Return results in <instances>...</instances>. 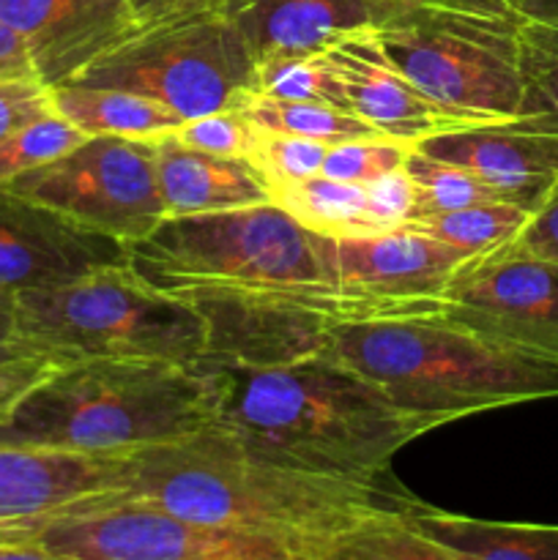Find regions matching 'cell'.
<instances>
[{
    "label": "cell",
    "mask_w": 558,
    "mask_h": 560,
    "mask_svg": "<svg viewBox=\"0 0 558 560\" xmlns=\"http://www.w3.org/2000/svg\"><path fill=\"white\" fill-rule=\"evenodd\" d=\"M55 361L36 355V359H22V361H5L0 364V416L53 366Z\"/></svg>",
    "instance_id": "cell-37"
},
{
    "label": "cell",
    "mask_w": 558,
    "mask_h": 560,
    "mask_svg": "<svg viewBox=\"0 0 558 560\" xmlns=\"http://www.w3.org/2000/svg\"><path fill=\"white\" fill-rule=\"evenodd\" d=\"M217 3H219V0H217Z\"/></svg>",
    "instance_id": "cell-43"
},
{
    "label": "cell",
    "mask_w": 558,
    "mask_h": 560,
    "mask_svg": "<svg viewBox=\"0 0 558 560\" xmlns=\"http://www.w3.org/2000/svg\"><path fill=\"white\" fill-rule=\"evenodd\" d=\"M410 151H414L410 142L394 140L388 135L334 142L323 162V175L350 180V184H367V180H375L394 170H403Z\"/></svg>",
    "instance_id": "cell-31"
},
{
    "label": "cell",
    "mask_w": 558,
    "mask_h": 560,
    "mask_svg": "<svg viewBox=\"0 0 558 560\" xmlns=\"http://www.w3.org/2000/svg\"><path fill=\"white\" fill-rule=\"evenodd\" d=\"M170 137L181 145L211 153V156L249 159L252 162L257 140H260V129L244 109L235 107L184 120L170 131Z\"/></svg>",
    "instance_id": "cell-30"
},
{
    "label": "cell",
    "mask_w": 558,
    "mask_h": 560,
    "mask_svg": "<svg viewBox=\"0 0 558 560\" xmlns=\"http://www.w3.org/2000/svg\"><path fill=\"white\" fill-rule=\"evenodd\" d=\"M274 202L288 211L301 228L326 238L383 233L370 213L364 184H350L321 173L295 184L274 186Z\"/></svg>",
    "instance_id": "cell-23"
},
{
    "label": "cell",
    "mask_w": 558,
    "mask_h": 560,
    "mask_svg": "<svg viewBox=\"0 0 558 560\" xmlns=\"http://www.w3.org/2000/svg\"><path fill=\"white\" fill-rule=\"evenodd\" d=\"M416 151L460 164L496 200L534 211L558 178V120L547 113L479 120L416 142Z\"/></svg>",
    "instance_id": "cell-14"
},
{
    "label": "cell",
    "mask_w": 558,
    "mask_h": 560,
    "mask_svg": "<svg viewBox=\"0 0 558 560\" xmlns=\"http://www.w3.org/2000/svg\"><path fill=\"white\" fill-rule=\"evenodd\" d=\"M129 266L164 293L195 288H334L326 238L301 228L277 202L164 217L129 244Z\"/></svg>",
    "instance_id": "cell-7"
},
{
    "label": "cell",
    "mask_w": 558,
    "mask_h": 560,
    "mask_svg": "<svg viewBox=\"0 0 558 560\" xmlns=\"http://www.w3.org/2000/svg\"><path fill=\"white\" fill-rule=\"evenodd\" d=\"M213 416V388L195 364L63 361L0 416V443L120 459L191 435Z\"/></svg>",
    "instance_id": "cell-3"
},
{
    "label": "cell",
    "mask_w": 558,
    "mask_h": 560,
    "mask_svg": "<svg viewBox=\"0 0 558 560\" xmlns=\"http://www.w3.org/2000/svg\"><path fill=\"white\" fill-rule=\"evenodd\" d=\"M159 197L167 217L233 211L271 202V184L249 159H224L195 151L173 137L153 140Z\"/></svg>",
    "instance_id": "cell-20"
},
{
    "label": "cell",
    "mask_w": 558,
    "mask_h": 560,
    "mask_svg": "<svg viewBox=\"0 0 558 560\" xmlns=\"http://www.w3.org/2000/svg\"><path fill=\"white\" fill-rule=\"evenodd\" d=\"M49 109L53 98L42 80H0V137Z\"/></svg>",
    "instance_id": "cell-35"
},
{
    "label": "cell",
    "mask_w": 558,
    "mask_h": 560,
    "mask_svg": "<svg viewBox=\"0 0 558 560\" xmlns=\"http://www.w3.org/2000/svg\"><path fill=\"white\" fill-rule=\"evenodd\" d=\"M85 140L88 137L55 109L27 120L20 129L0 137V189L55 162Z\"/></svg>",
    "instance_id": "cell-28"
},
{
    "label": "cell",
    "mask_w": 558,
    "mask_h": 560,
    "mask_svg": "<svg viewBox=\"0 0 558 560\" xmlns=\"http://www.w3.org/2000/svg\"><path fill=\"white\" fill-rule=\"evenodd\" d=\"M514 249H523L542 260L558 262V178L539 206L531 211L523 233L514 238Z\"/></svg>",
    "instance_id": "cell-36"
},
{
    "label": "cell",
    "mask_w": 558,
    "mask_h": 560,
    "mask_svg": "<svg viewBox=\"0 0 558 560\" xmlns=\"http://www.w3.org/2000/svg\"><path fill=\"white\" fill-rule=\"evenodd\" d=\"M195 366L213 388V421L293 468L381 481L394 454L432 430L326 350L274 366Z\"/></svg>",
    "instance_id": "cell-2"
},
{
    "label": "cell",
    "mask_w": 558,
    "mask_h": 560,
    "mask_svg": "<svg viewBox=\"0 0 558 560\" xmlns=\"http://www.w3.org/2000/svg\"><path fill=\"white\" fill-rule=\"evenodd\" d=\"M257 93L282 102H317L348 109L342 82L326 52L284 55L257 63Z\"/></svg>",
    "instance_id": "cell-27"
},
{
    "label": "cell",
    "mask_w": 558,
    "mask_h": 560,
    "mask_svg": "<svg viewBox=\"0 0 558 560\" xmlns=\"http://www.w3.org/2000/svg\"><path fill=\"white\" fill-rule=\"evenodd\" d=\"M520 52L528 82V113H547L558 120V27L523 20Z\"/></svg>",
    "instance_id": "cell-33"
},
{
    "label": "cell",
    "mask_w": 558,
    "mask_h": 560,
    "mask_svg": "<svg viewBox=\"0 0 558 560\" xmlns=\"http://www.w3.org/2000/svg\"><path fill=\"white\" fill-rule=\"evenodd\" d=\"M53 109L85 137H129V140H159L184 120L164 104L118 88L60 82L49 88Z\"/></svg>",
    "instance_id": "cell-22"
},
{
    "label": "cell",
    "mask_w": 558,
    "mask_h": 560,
    "mask_svg": "<svg viewBox=\"0 0 558 560\" xmlns=\"http://www.w3.org/2000/svg\"><path fill=\"white\" fill-rule=\"evenodd\" d=\"M512 0H416L372 31L383 55L465 124L528 113Z\"/></svg>",
    "instance_id": "cell-5"
},
{
    "label": "cell",
    "mask_w": 558,
    "mask_h": 560,
    "mask_svg": "<svg viewBox=\"0 0 558 560\" xmlns=\"http://www.w3.org/2000/svg\"><path fill=\"white\" fill-rule=\"evenodd\" d=\"M124 463L129 498L213 528L282 541L293 552L416 503L392 476L359 481L293 468L217 421Z\"/></svg>",
    "instance_id": "cell-1"
},
{
    "label": "cell",
    "mask_w": 558,
    "mask_h": 560,
    "mask_svg": "<svg viewBox=\"0 0 558 560\" xmlns=\"http://www.w3.org/2000/svg\"><path fill=\"white\" fill-rule=\"evenodd\" d=\"M126 262L129 246L120 241L0 189V293L55 288Z\"/></svg>",
    "instance_id": "cell-15"
},
{
    "label": "cell",
    "mask_w": 558,
    "mask_h": 560,
    "mask_svg": "<svg viewBox=\"0 0 558 560\" xmlns=\"http://www.w3.org/2000/svg\"><path fill=\"white\" fill-rule=\"evenodd\" d=\"M20 339L55 364L82 359H164L195 364L206 323L186 299L109 266L55 288L16 293Z\"/></svg>",
    "instance_id": "cell-6"
},
{
    "label": "cell",
    "mask_w": 558,
    "mask_h": 560,
    "mask_svg": "<svg viewBox=\"0 0 558 560\" xmlns=\"http://www.w3.org/2000/svg\"><path fill=\"white\" fill-rule=\"evenodd\" d=\"M438 315L468 331L558 359V262L512 244L460 268Z\"/></svg>",
    "instance_id": "cell-12"
},
{
    "label": "cell",
    "mask_w": 558,
    "mask_h": 560,
    "mask_svg": "<svg viewBox=\"0 0 558 560\" xmlns=\"http://www.w3.org/2000/svg\"><path fill=\"white\" fill-rule=\"evenodd\" d=\"M5 189L126 246L146 238L167 217L159 197L151 140L88 137Z\"/></svg>",
    "instance_id": "cell-10"
},
{
    "label": "cell",
    "mask_w": 558,
    "mask_h": 560,
    "mask_svg": "<svg viewBox=\"0 0 558 560\" xmlns=\"http://www.w3.org/2000/svg\"><path fill=\"white\" fill-rule=\"evenodd\" d=\"M416 0H219L257 63L323 52L337 38L375 31Z\"/></svg>",
    "instance_id": "cell-19"
},
{
    "label": "cell",
    "mask_w": 558,
    "mask_h": 560,
    "mask_svg": "<svg viewBox=\"0 0 558 560\" xmlns=\"http://www.w3.org/2000/svg\"><path fill=\"white\" fill-rule=\"evenodd\" d=\"M403 170L416 186V217L457 211V208L476 206V202L496 200V195L479 178H474L468 170L443 162V159L427 156L416 148L408 153Z\"/></svg>",
    "instance_id": "cell-29"
},
{
    "label": "cell",
    "mask_w": 558,
    "mask_h": 560,
    "mask_svg": "<svg viewBox=\"0 0 558 560\" xmlns=\"http://www.w3.org/2000/svg\"><path fill=\"white\" fill-rule=\"evenodd\" d=\"M326 260L334 288L364 306L375 320L438 312L443 290L470 257L410 228H392L353 238H326Z\"/></svg>",
    "instance_id": "cell-13"
},
{
    "label": "cell",
    "mask_w": 558,
    "mask_h": 560,
    "mask_svg": "<svg viewBox=\"0 0 558 560\" xmlns=\"http://www.w3.org/2000/svg\"><path fill=\"white\" fill-rule=\"evenodd\" d=\"M0 80H38L25 38L0 20Z\"/></svg>",
    "instance_id": "cell-38"
},
{
    "label": "cell",
    "mask_w": 558,
    "mask_h": 560,
    "mask_svg": "<svg viewBox=\"0 0 558 560\" xmlns=\"http://www.w3.org/2000/svg\"><path fill=\"white\" fill-rule=\"evenodd\" d=\"M512 5L523 20L558 27V0H512Z\"/></svg>",
    "instance_id": "cell-41"
},
{
    "label": "cell",
    "mask_w": 558,
    "mask_h": 560,
    "mask_svg": "<svg viewBox=\"0 0 558 560\" xmlns=\"http://www.w3.org/2000/svg\"><path fill=\"white\" fill-rule=\"evenodd\" d=\"M36 355L42 353L31 350L20 339V328H16V295L0 293V364H5V361L36 359Z\"/></svg>",
    "instance_id": "cell-39"
},
{
    "label": "cell",
    "mask_w": 558,
    "mask_h": 560,
    "mask_svg": "<svg viewBox=\"0 0 558 560\" xmlns=\"http://www.w3.org/2000/svg\"><path fill=\"white\" fill-rule=\"evenodd\" d=\"M0 20L25 38L47 88L80 74L140 25L129 0H0Z\"/></svg>",
    "instance_id": "cell-17"
},
{
    "label": "cell",
    "mask_w": 558,
    "mask_h": 560,
    "mask_svg": "<svg viewBox=\"0 0 558 560\" xmlns=\"http://www.w3.org/2000/svg\"><path fill=\"white\" fill-rule=\"evenodd\" d=\"M528 217L531 211L512 206V202L487 200L468 208H457V211L416 217L405 222L403 228L443 241V244L454 246L465 257L476 260V257L492 255V252L514 244V238L523 233Z\"/></svg>",
    "instance_id": "cell-25"
},
{
    "label": "cell",
    "mask_w": 558,
    "mask_h": 560,
    "mask_svg": "<svg viewBox=\"0 0 558 560\" xmlns=\"http://www.w3.org/2000/svg\"><path fill=\"white\" fill-rule=\"evenodd\" d=\"M0 539L33 541L63 560H295L282 541L195 523L129 495L0 530Z\"/></svg>",
    "instance_id": "cell-9"
},
{
    "label": "cell",
    "mask_w": 558,
    "mask_h": 560,
    "mask_svg": "<svg viewBox=\"0 0 558 560\" xmlns=\"http://www.w3.org/2000/svg\"><path fill=\"white\" fill-rule=\"evenodd\" d=\"M239 109H244L260 129L279 131V135L310 137L323 142H345L359 137L381 135L367 120L353 115L350 109L334 107V104L317 102H282V98L252 93Z\"/></svg>",
    "instance_id": "cell-26"
},
{
    "label": "cell",
    "mask_w": 558,
    "mask_h": 560,
    "mask_svg": "<svg viewBox=\"0 0 558 560\" xmlns=\"http://www.w3.org/2000/svg\"><path fill=\"white\" fill-rule=\"evenodd\" d=\"M257 129H260V126H257ZM328 151H332V142L260 129V140H257L252 162H255V167L266 175L274 195V186L295 184V180L321 175Z\"/></svg>",
    "instance_id": "cell-32"
},
{
    "label": "cell",
    "mask_w": 558,
    "mask_h": 560,
    "mask_svg": "<svg viewBox=\"0 0 558 560\" xmlns=\"http://www.w3.org/2000/svg\"><path fill=\"white\" fill-rule=\"evenodd\" d=\"M364 186L370 213L383 230L403 228L405 222L416 217V186L405 170H394L381 178L367 180Z\"/></svg>",
    "instance_id": "cell-34"
},
{
    "label": "cell",
    "mask_w": 558,
    "mask_h": 560,
    "mask_svg": "<svg viewBox=\"0 0 558 560\" xmlns=\"http://www.w3.org/2000/svg\"><path fill=\"white\" fill-rule=\"evenodd\" d=\"M326 353L432 430L465 416L558 397V359L487 339L438 312L337 323Z\"/></svg>",
    "instance_id": "cell-4"
},
{
    "label": "cell",
    "mask_w": 558,
    "mask_h": 560,
    "mask_svg": "<svg viewBox=\"0 0 558 560\" xmlns=\"http://www.w3.org/2000/svg\"><path fill=\"white\" fill-rule=\"evenodd\" d=\"M115 495H126L124 457H85L0 443V530Z\"/></svg>",
    "instance_id": "cell-16"
},
{
    "label": "cell",
    "mask_w": 558,
    "mask_h": 560,
    "mask_svg": "<svg viewBox=\"0 0 558 560\" xmlns=\"http://www.w3.org/2000/svg\"><path fill=\"white\" fill-rule=\"evenodd\" d=\"M131 9H135L137 22H153L159 16H167L173 11L189 9L197 3H217V0H129Z\"/></svg>",
    "instance_id": "cell-40"
},
{
    "label": "cell",
    "mask_w": 558,
    "mask_h": 560,
    "mask_svg": "<svg viewBox=\"0 0 558 560\" xmlns=\"http://www.w3.org/2000/svg\"><path fill=\"white\" fill-rule=\"evenodd\" d=\"M0 560H63V558L53 556V552L33 545V541L0 539Z\"/></svg>",
    "instance_id": "cell-42"
},
{
    "label": "cell",
    "mask_w": 558,
    "mask_h": 560,
    "mask_svg": "<svg viewBox=\"0 0 558 560\" xmlns=\"http://www.w3.org/2000/svg\"><path fill=\"white\" fill-rule=\"evenodd\" d=\"M408 520L457 560H558V525L463 517L421 501Z\"/></svg>",
    "instance_id": "cell-21"
},
{
    "label": "cell",
    "mask_w": 558,
    "mask_h": 560,
    "mask_svg": "<svg viewBox=\"0 0 558 560\" xmlns=\"http://www.w3.org/2000/svg\"><path fill=\"white\" fill-rule=\"evenodd\" d=\"M408 512L364 520L328 539L312 541L295 550V560H457L421 534Z\"/></svg>",
    "instance_id": "cell-24"
},
{
    "label": "cell",
    "mask_w": 558,
    "mask_h": 560,
    "mask_svg": "<svg viewBox=\"0 0 558 560\" xmlns=\"http://www.w3.org/2000/svg\"><path fill=\"white\" fill-rule=\"evenodd\" d=\"M206 323L200 359L241 366H274L310 359L326 350L337 323L370 320V312L337 288L317 290H184Z\"/></svg>",
    "instance_id": "cell-11"
},
{
    "label": "cell",
    "mask_w": 558,
    "mask_h": 560,
    "mask_svg": "<svg viewBox=\"0 0 558 560\" xmlns=\"http://www.w3.org/2000/svg\"><path fill=\"white\" fill-rule=\"evenodd\" d=\"M323 52L337 69L350 113L359 115L381 135L416 145L432 135L465 126L463 118L427 98L383 55L372 31L348 33Z\"/></svg>",
    "instance_id": "cell-18"
},
{
    "label": "cell",
    "mask_w": 558,
    "mask_h": 560,
    "mask_svg": "<svg viewBox=\"0 0 558 560\" xmlns=\"http://www.w3.org/2000/svg\"><path fill=\"white\" fill-rule=\"evenodd\" d=\"M66 82L140 93L191 120L257 93V60L222 5L197 3L140 22Z\"/></svg>",
    "instance_id": "cell-8"
}]
</instances>
